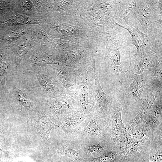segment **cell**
Listing matches in <instances>:
<instances>
[{
  "label": "cell",
  "instance_id": "cell-10",
  "mask_svg": "<svg viewBox=\"0 0 162 162\" xmlns=\"http://www.w3.org/2000/svg\"><path fill=\"white\" fill-rule=\"evenodd\" d=\"M132 13L146 34L154 35L153 24L162 18V0H136Z\"/></svg>",
  "mask_w": 162,
  "mask_h": 162
},
{
  "label": "cell",
  "instance_id": "cell-18",
  "mask_svg": "<svg viewBox=\"0 0 162 162\" xmlns=\"http://www.w3.org/2000/svg\"><path fill=\"white\" fill-rule=\"evenodd\" d=\"M82 155L89 156V160L98 157L112 148L110 137L79 143Z\"/></svg>",
  "mask_w": 162,
  "mask_h": 162
},
{
  "label": "cell",
  "instance_id": "cell-21",
  "mask_svg": "<svg viewBox=\"0 0 162 162\" xmlns=\"http://www.w3.org/2000/svg\"><path fill=\"white\" fill-rule=\"evenodd\" d=\"M32 24L40 25L38 20L14 11H9L0 15V30L8 26Z\"/></svg>",
  "mask_w": 162,
  "mask_h": 162
},
{
  "label": "cell",
  "instance_id": "cell-14",
  "mask_svg": "<svg viewBox=\"0 0 162 162\" xmlns=\"http://www.w3.org/2000/svg\"><path fill=\"white\" fill-rule=\"evenodd\" d=\"M41 103L46 112L44 115L49 118H56L58 121L66 115L80 109L75 99L68 94L56 98L42 99Z\"/></svg>",
  "mask_w": 162,
  "mask_h": 162
},
{
  "label": "cell",
  "instance_id": "cell-4",
  "mask_svg": "<svg viewBox=\"0 0 162 162\" xmlns=\"http://www.w3.org/2000/svg\"><path fill=\"white\" fill-rule=\"evenodd\" d=\"M20 69L31 75L36 88L42 99L56 98L67 94L50 64Z\"/></svg>",
  "mask_w": 162,
  "mask_h": 162
},
{
  "label": "cell",
  "instance_id": "cell-13",
  "mask_svg": "<svg viewBox=\"0 0 162 162\" xmlns=\"http://www.w3.org/2000/svg\"><path fill=\"white\" fill-rule=\"evenodd\" d=\"M114 25L118 26L127 30L132 38V43L136 47V53H140L147 51L154 53L162 61V44L158 42L154 35L145 34L141 32L137 26H133L129 24L122 26L117 22Z\"/></svg>",
  "mask_w": 162,
  "mask_h": 162
},
{
  "label": "cell",
  "instance_id": "cell-5",
  "mask_svg": "<svg viewBox=\"0 0 162 162\" xmlns=\"http://www.w3.org/2000/svg\"><path fill=\"white\" fill-rule=\"evenodd\" d=\"M130 61L126 72L142 76L146 80L162 78V61L153 52H136Z\"/></svg>",
  "mask_w": 162,
  "mask_h": 162
},
{
  "label": "cell",
  "instance_id": "cell-25",
  "mask_svg": "<svg viewBox=\"0 0 162 162\" xmlns=\"http://www.w3.org/2000/svg\"><path fill=\"white\" fill-rule=\"evenodd\" d=\"M31 120L38 136L44 140H49L50 131L57 125L52 122L47 116L42 115L32 117Z\"/></svg>",
  "mask_w": 162,
  "mask_h": 162
},
{
  "label": "cell",
  "instance_id": "cell-8",
  "mask_svg": "<svg viewBox=\"0 0 162 162\" xmlns=\"http://www.w3.org/2000/svg\"><path fill=\"white\" fill-rule=\"evenodd\" d=\"M119 82L120 92L125 104L136 107L142 106L146 90V84L142 76L126 71Z\"/></svg>",
  "mask_w": 162,
  "mask_h": 162
},
{
  "label": "cell",
  "instance_id": "cell-36",
  "mask_svg": "<svg viewBox=\"0 0 162 162\" xmlns=\"http://www.w3.org/2000/svg\"><path fill=\"white\" fill-rule=\"evenodd\" d=\"M1 136V132L0 129V136Z\"/></svg>",
  "mask_w": 162,
  "mask_h": 162
},
{
  "label": "cell",
  "instance_id": "cell-30",
  "mask_svg": "<svg viewBox=\"0 0 162 162\" xmlns=\"http://www.w3.org/2000/svg\"><path fill=\"white\" fill-rule=\"evenodd\" d=\"M46 45L54 47L58 53L77 50L84 47L68 40L50 38Z\"/></svg>",
  "mask_w": 162,
  "mask_h": 162
},
{
  "label": "cell",
  "instance_id": "cell-15",
  "mask_svg": "<svg viewBox=\"0 0 162 162\" xmlns=\"http://www.w3.org/2000/svg\"><path fill=\"white\" fill-rule=\"evenodd\" d=\"M54 70L57 77L67 94L75 98L81 78L78 70L62 66L59 64H50Z\"/></svg>",
  "mask_w": 162,
  "mask_h": 162
},
{
  "label": "cell",
  "instance_id": "cell-7",
  "mask_svg": "<svg viewBox=\"0 0 162 162\" xmlns=\"http://www.w3.org/2000/svg\"><path fill=\"white\" fill-rule=\"evenodd\" d=\"M97 54V47L92 42L79 50L58 53L59 64L82 71L96 63Z\"/></svg>",
  "mask_w": 162,
  "mask_h": 162
},
{
  "label": "cell",
  "instance_id": "cell-24",
  "mask_svg": "<svg viewBox=\"0 0 162 162\" xmlns=\"http://www.w3.org/2000/svg\"><path fill=\"white\" fill-rule=\"evenodd\" d=\"M144 122L152 133L162 123V94L154 100Z\"/></svg>",
  "mask_w": 162,
  "mask_h": 162
},
{
  "label": "cell",
  "instance_id": "cell-34",
  "mask_svg": "<svg viewBox=\"0 0 162 162\" xmlns=\"http://www.w3.org/2000/svg\"><path fill=\"white\" fill-rule=\"evenodd\" d=\"M39 16L45 12L48 4V0H32Z\"/></svg>",
  "mask_w": 162,
  "mask_h": 162
},
{
  "label": "cell",
  "instance_id": "cell-1",
  "mask_svg": "<svg viewBox=\"0 0 162 162\" xmlns=\"http://www.w3.org/2000/svg\"><path fill=\"white\" fill-rule=\"evenodd\" d=\"M39 21L50 38L68 40L82 46L90 44L93 39L90 27L75 15L47 10L40 16Z\"/></svg>",
  "mask_w": 162,
  "mask_h": 162
},
{
  "label": "cell",
  "instance_id": "cell-31",
  "mask_svg": "<svg viewBox=\"0 0 162 162\" xmlns=\"http://www.w3.org/2000/svg\"><path fill=\"white\" fill-rule=\"evenodd\" d=\"M30 33L38 45H46L49 41L50 38L40 25L31 24Z\"/></svg>",
  "mask_w": 162,
  "mask_h": 162
},
{
  "label": "cell",
  "instance_id": "cell-17",
  "mask_svg": "<svg viewBox=\"0 0 162 162\" xmlns=\"http://www.w3.org/2000/svg\"><path fill=\"white\" fill-rule=\"evenodd\" d=\"M85 118L83 112L79 109L60 119L58 121V124L56 126L64 135V139H69Z\"/></svg>",
  "mask_w": 162,
  "mask_h": 162
},
{
  "label": "cell",
  "instance_id": "cell-35",
  "mask_svg": "<svg viewBox=\"0 0 162 162\" xmlns=\"http://www.w3.org/2000/svg\"><path fill=\"white\" fill-rule=\"evenodd\" d=\"M12 2V0H0V15L10 10Z\"/></svg>",
  "mask_w": 162,
  "mask_h": 162
},
{
  "label": "cell",
  "instance_id": "cell-3",
  "mask_svg": "<svg viewBox=\"0 0 162 162\" xmlns=\"http://www.w3.org/2000/svg\"><path fill=\"white\" fill-rule=\"evenodd\" d=\"M103 43L105 48L101 55L103 62L97 70L98 76H101V81L105 86L112 77L120 82L124 76L125 72L121 62L120 55L126 44L116 33Z\"/></svg>",
  "mask_w": 162,
  "mask_h": 162
},
{
  "label": "cell",
  "instance_id": "cell-33",
  "mask_svg": "<svg viewBox=\"0 0 162 162\" xmlns=\"http://www.w3.org/2000/svg\"><path fill=\"white\" fill-rule=\"evenodd\" d=\"M162 123L155 129L152 134V142L154 145H162Z\"/></svg>",
  "mask_w": 162,
  "mask_h": 162
},
{
  "label": "cell",
  "instance_id": "cell-22",
  "mask_svg": "<svg viewBox=\"0 0 162 162\" xmlns=\"http://www.w3.org/2000/svg\"><path fill=\"white\" fill-rule=\"evenodd\" d=\"M55 151L58 154L74 161H80L82 159V155L80 144L75 140L64 139L56 147Z\"/></svg>",
  "mask_w": 162,
  "mask_h": 162
},
{
  "label": "cell",
  "instance_id": "cell-6",
  "mask_svg": "<svg viewBox=\"0 0 162 162\" xmlns=\"http://www.w3.org/2000/svg\"><path fill=\"white\" fill-rule=\"evenodd\" d=\"M109 137H110L109 123L93 114L86 117L70 139L80 143Z\"/></svg>",
  "mask_w": 162,
  "mask_h": 162
},
{
  "label": "cell",
  "instance_id": "cell-9",
  "mask_svg": "<svg viewBox=\"0 0 162 162\" xmlns=\"http://www.w3.org/2000/svg\"><path fill=\"white\" fill-rule=\"evenodd\" d=\"M80 72L81 78L75 99L80 109L86 117L94 114V72L92 67Z\"/></svg>",
  "mask_w": 162,
  "mask_h": 162
},
{
  "label": "cell",
  "instance_id": "cell-16",
  "mask_svg": "<svg viewBox=\"0 0 162 162\" xmlns=\"http://www.w3.org/2000/svg\"><path fill=\"white\" fill-rule=\"evenodd\" d=\"M124 105V100L123 94L120 93L116 97L113 113L109 123L110 136L112 148L121 137L125 129L122 116V109Z\"/></svg>",
  "mask_w": 162,
  "mask_h": 162
},
{
  "label": "cell",
  "instance_id": "cell-28",
  "mask_svg": "<svg viewBox=\"0 0 162 162\" xmlns=\"http://www.w3.org/2000/svg\"><path fill=\"white\" fill-rule=\"evenodd\" d=\"M30 25L8 26L0 30V40L8 46L22 35L30 32Z\"/></svg>",
  "mask_w": 162,
  "mask_h": 162
},
{
  "label": "cell",
  "instance_id": "cell-2",
  "mask_svg": "<svg viewBox=\"0 0 162 162\" xmlns=\"http://www.w3.org/2000/svg\"><path fill=\"white\" fill-rule=\"evenodd\" d=\"M116 0L79 1L76 16L90 27L93 35L104 42L115 33L113 17Z\"/></svg>",
  "mask_w": 162,
  "mask_h": 162
},
{
  "label": "cell",
  "instance_id": "cell-23",
  "mask_svg": "<svg viewBox=\"0 0 162 162\" xmlns=\"http://www.w3.org/2000/svg\"><path fill=\"white\" fill-rule=\"evenodd\" d=\"M136 1L116 0L113 13L115 21L122 26L128 25L129 17L136 6Z\"/></svg>",
  "mask_w": 162,
  "mask_h": 162
},
{
  "label": "cell",
  "instance_id": "cell-27",
  "mask_svg": "<svg viewBox=\"0 0 162 162\" xmlns=\"http://www.w3.org/2000/svg\"><path fill=\"white\" fill-rule=\"evenodd\" d=\"M78 1L48 0L46 10L64 15H76Z\"/></svg>",
  "mask_w": 162,
  "mask_h": 162
},
{
  "label": "cell",
  "instance_id": "cell-32",
  "mask_svg": "<svg viewBox=\"0 0 162 162\" xmlns=\"http://www.w3.org/2000/svg\"><path fill=\"white\" fill-rule=\"evenodd\" d=\"M121 161L118 155L114 148L100 156L89 160L88 162H119Z\"/></svg>",
  "mask_w": 162,
  "mask_h": 162
},
{
  "label": "cell",
  "instance_id": "cell-20",
  "mask_svg": "<svg viewBox=\"0 0 162 162\" xmlns=\"http://www.w3.org/2000/svg\"><path fill=\"white\" fill-rule=\"evenodd\" d=\"M38 45L29 33L22 35L8 46L14 54L15 67L17 69L20 62L28 52Z\"/></svg>",
  "mask_w": 162,
  "mask_h": 162
},
{
  "label": "cell",
  "instance_id": "cell-12",
  "mask_svg": "<svg viewBox=\"0 0 162 162\" xmlns=\"http://www.w3.org/2000/svg\"><path fill=\"white\" fill-rule=\"evenodd\" d=\"M59 64L58 52L55 48L45 44L38 45L32 48L20 62L19 68Z\"/></svg>",
  "mask_w": 162,
  "mask_h": 162
},
{
  "label": "cell",
  "instance_id": "cell-19",
  "mask_svg": "<svg viewBox=\"0 0 162 162\" xmlns=\"http://www.w3.org/2000/svg\"><path fill=\"white\" fill-rule=\"evenodd\" d=\"M12 69L17 70L15 67L14 54L5 43L0 41V81L4 92L6 89L5 79L7 74Z\"/></svg>",
  "mask_w": 162,
  "mask_h": 162
},
{
  "label": "cell",
  "instance_id": "cell-11",
  "mask_svg": "<svg viewBox=\"0 0 162 162\" xmlns=\"http://www.w3.org/2000/svg\"><path fill=\"white\" fill-rule=\"evenodd\" d=\"M94 72L93 89L94 114L109 123L112 116L116 98L106 94L101 85L96 64L92 66Z\"/></svg>",
  "mask_w": 162,
  "mask_h": 162
},
{
  "label": "cell",
  "instance_id": "cell-37",
  "mask_svg": "<svg viewBox=\"0 0 162 162\" xmlns=\"http://www.w3.org/2000/svg\"><path fill=\"white\" fill-rule=\"evenodd\" d=\"M1 40H0V41Z\"/></svg>",
  "mask_w": 162,
  "mask_h": 162
},
{
  "label": "cell",
  "instance_id": "cell-26",
  "mask_svg": "<svg viewBox=\"0 0 162 162\" xmlns=\"http://www.w3.org/2000/svg\"><path fill=\"white\" fill-rule=\"evenodd\" d=\"M155 99L153 95L146 92L139 112L134 118L125 124V127L132 129L143 122Z\"/></svg>",
  "mask_w": 162,
  "mask_h": 162
},
{
  "label": "cell",
  "instance_id": "cell-29",
  "mask_svg": "<svg viewBox=\"0 0 162 162\" xmlns=\"http://www.w3.org/2000/svg\"><path fill=\"white\" fill-rule=\"evenodd\" d=\"M10 11L23 14L39 20V14L32 0H12Z\"/></svg>",
  "mask_w": 162,
  "mask_h": 162
}]
</instances>
